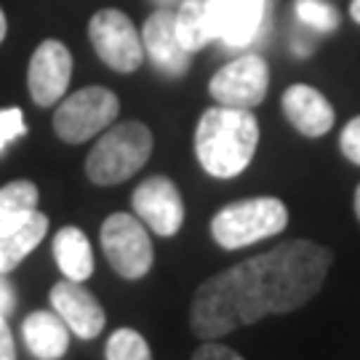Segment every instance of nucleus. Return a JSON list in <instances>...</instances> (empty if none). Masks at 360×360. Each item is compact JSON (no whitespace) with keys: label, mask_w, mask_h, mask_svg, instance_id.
Returning <instances> with one entry per match:
<instances>
[{"label":"nucleus","mask_w":360,"mask_h":360,"mask_svg":"<svg viewBox=\"0 0 360 360\" xmlns=\"http://www.w3.org/2000/svg\"><path fill=\"white\" fill-rule=\"evenodd\" d=\"M259 144V120L251 110L211 107L195 129V155L206 174L232 179L254 160Z\"/></svg>","instance_id":"nucleus-2"},{"label":"nucleus","mask_w":360,"mask_h":360,"mask_svg":"<svg viewBox=\"0 0 360 360\" xmlns=\"http://www.w3.org/2000/svg\"><path fill=\"white\" fill-rule=\"evenodd\" d=\"M142 46L144 53L150 56V62L163 75L181 77L190 70L193 53L179 43L174 8H158L155 13L147 16V22L142 27Z\"/></svg>","instance_id":"nucleus-11"},{"label":"nucleus","mask_w":360,"mask_h":360,"mask_svg":"<svg viewBox=\"0 0 360 360\" xmlns=\"http://www.w3.org/2000/svg\"><path fill=\"white\" fill-rule=\"evenodd\" d=\"M6 30H8V22H6V13H3V8H0V43H3V38H6Z\"/></svg>","instance_id":"nucleus-29"},{"label":"nucleus","mask_w":360,"mask_h":360,"mask_svg":"<svg viewBox=\"0 0 360 360\" xmlns=\"http://www.w3.org/2000/svg\"><path fill=\"white\" fill-rule=\"evenodd\" d=\"M117 112H120V102L112 91L102 86H89V89L75 91L56 107L53 131L62 142L83 144L91 136L110 129Z\"/></svg>","instance_id":"nucleus-5"},{"label":"nucleus","mask_w":360,"mask_h":360,"mask_svg":"<svg viewBox=\"0 0 360 360\" xmlns=\"http://www.w3.org/2000/svg\"><path fill=\"white\" fill-rule=\"evenodd\" d=\"M38 211V187L32 181L19 179L0 190V238L11 235Z\"/></svg>","instance_id":"nucleus-18"},{"label":"nucleus","mask_w":360,"mask_h":360,"mask_svg":"<svg viewBox=\"0 0 360 360\" xmlns=\"http://www.w3.org/2000/svg\"><path fill=\"white\" fill-rule=\"evenodd\" d=\"M46 232H49V217H46V214H40V211H35V214L27 219L22 227H16L11 235L0 238L3 272L13 270V267H16V264L30 254V251H35L40 240L46 238Z\"/></svg>","instance_id":"nucleus-19"},{"label":"nucleus","mask_w":360,"mask_h":360,"mask_svg":"<svg viewBox=\"0 0 360 360\" xmlns=\"http://www.w3.org/2000/svg\"><path fill=\"white\" fill-rule=\"evenodd\" d=\"M270 86V70L259 53H245L224 65L208 83V94L221 107L251 110L264 102Z\"/></svg>","instance_id":"nucleus-8"},{"label":"nucleus","mask_w":360,"mask_h":360,"mask_svg":"<svg viewBox=\"0 0 360 360\" xmlns=\"http://www.w3.org/2000/svg\"><path fill=\"white\" fill-rule=\"evenodd\" d=\"M315 40H318V32H315V30H309V27H304V25H296L294 38H291V49H294V53H299V56H309V53L315 51Z\"/></svg>","instance_id":"nucleus-24"},{"label":"nucleus","mask_w":360,"mask_h":360,"mask_svg":"<svg viewBox=\"0 0 360 360\" xmlns=\"http://www.w3.org/2000/svg\"><path fill=\"white\" fill-rule=\"evenodd\" d=\"M134 211L142 219V224H147L155 235L171 238L176 235L184 221V203L181 195L176 190V184L166 176H153V179L142 181L134 190Z\"/></svg>","instance_id":"nucleus-10"},{"label":"nucleus","mask_w":360,"mask_h":360,"mask_svg":"<svg viewBox=\"0 0 360 360\" xmlns=\"http://www.w3.org/2000/svg\"><path fill=\"white\" fill-rule=\"evenodd\" d=\"M328 267L331 251L312 240H285L238 262L195 291L190 312L195 336L214 342L264 315L304 307L323 288Z\"/></svg>","instance_id":"nucleus-1"},{"label":"nucleus","mask_w":360,"mask_h":360,"mask_svg":"<svg viewBox=\"0 0 360 360\" xmlns=\"http://www.w3.org/2000/svg\"><path fill=\"white\" fill-rule=\"evenodd\" d=\"M107 360H153V352L139 331L117 328L107 342Z\"/></svg>","instance_id":"nucleus-21"},{"label":"nucleus","mask_w":360,"mask_h":360,"mask_svg":"<svg viewBox=\"0 0 360 360\" xmlns=\"http://www.w3.org/2000/svg\"><path fill=\"white\" fill-rule=\"evenodd\" d=\"M89 38L94 51L104 65L115 72H134L142 67L144 46L142 35L129 16L117 8L96 11L89 22Z\"/></svg>","instance_id":"nucleus-7"},{"label":"nucleus","mask_w":360,"mask_h":360,"mask_svg":"<svg viewBox=\"0 0 360 360\" xmlns=\"http://www.w3.org/2000/svg\"><path fill=\"white\" fill-rule=\"evenodd\" d=\"M339 147H342V155L347 158L349 163L360 166V115L352 117L345 131H342V139H339Z\"/></svg>","instance_id":"nucleus-23"},{"label":"nucleus","mask_w":360,"mask_h":360,"mask_svg":"<svg viewBox=\"0 0 360 360\" xmlns=\"http://www.w3.org/2000/svg\"><path fill=\"white\" fill-rule=\"evenodd\" d=\"M294 13L296 19H299V25L315 30L318 35L334 32L336 27H339V11L331 3H326V0H296Z\"/></svg>","instance_id":"nucleus-20"},{"label":"nucleus","mask_w":360,"mask_h":360,"mask_svg":"<svg viewBox=\"0 0 360 360\" xmlns=\"http://www.w3.org/2000/svg\"><path fill=\"white\" fill-rule=\"evenodd\" d=\"M102 248L112 270L126 281H139L153 267V243L139 217L112 214L104 219Z\"/></svg>","instance_id":"nucleus-6"},{"label":"nucleus","mask_w":360,"mask_h":360,"mask_svg":"<svg viewBox=\"0 0 360 360\" xmlns=\"http://www.w3.org/2000/svg\"><path fill=\"white\" fill-rule=\"evenodd\" d=\"M51 304L67 328L75 331L80 339H94L102 334L104 309L83 283L70 278L65 283H56L51 288Z\"/></svg>","instance_id":"nucleus-12"},{"label":"nucleus","mask_w":360,"mask_h":360,"mask_svg":"<svg viewBox=\"0 0 360 360\" xmlns=\"http://www.w3.org/2000/svg\"><path fill=\"white\" fill-rule=\"evenodd\" d=\"M0 360H16L13 349V336L6 326V315H0Z\"/></svg>","instance_id":"nucleus-26"},{"label":"nucleus","mask_w":360,"mask_h":360,"mask_svg":"<svg viewBox=\"0 0 360 360\" xmlns=\"http://www.w3.org/2000/svg\"><path fill=\"white\" fill-rule=\"evenodd\" d=\"M193 360H243L235 349L224 347V345H214V342H208L203 347L198 349L193 355Z\"/></svg>","instance_id":"nucleus-25"},{"label":"nucleus","mask_w":360,"mask_h":360,"mask_svg":"<svg viewBox=\"0 0 360 360\" xmlns=\"http://www.w3.org/2000/svg\"><path fill=\"white\" fill-rule=\"evenodd\" d=\"M267 25V0H219V38L227 49H245Z\"/></svg>","instance_id":"nucleus-14"},{"label":"nucleus","mask_w":360,"mask_h":360,"mask_svg":"<svg viewBox=\"0 0 360 360\" xmlns=\"http://www.w3.org/2000/svg\"><path fill=\"white\" fill-rule=\"evenodd\" d=\"M288 211L278 198H248L230 203L211 219V235L221 248L235 251L285 230Z\"/></svg>","instance_id":"nucleus-4"},{"label":"nucleus","mask_w":360,"mask_h":360,"mask_svg":"<svg viewBox=\"0 0 360 360\" xmlns=\"http://www.w3.org/2000/svg\"><path fill=\"white\" fill-rule=\"evenodd\" d=\"M349 13H352V19L360 25V0H352V6H349Z\"/></svg>","instance_id":"nucleus-28"},{"label":"nucleus","mask_w":360,"mask_h":360,"mask_svg":"<svg viewBox=\"0 0 360 360\" xmlns=\"http://www.w3.org/2000/svg\"><path fill=\"white\" fill-rule=\"evenodd\" d=\"M27 126H25V115L19 107H6L0 110V153L6 150V144H11L13 139L25 136Z\"/></svg>","instance_id":"nucleus-22"},{"label":"nucleus","mask_w":360,"mask_h":360,"mask_svg":"<svg viewBox=\"0 0 360 360\" xmlns=\"http://www.w3.org/2000/svg\"><path fill=\"white\" fill-rule=\"evenodd\" d=\"M0 275H3V257H0Z\"/></svg>","instance_id":"nucleus-32"},{"label":"nucleus","mask_w":360,"mask_h":360,"mask_svg":"<svg viewBox=\"0 0 360 360\" xmlns=\"http://www.w3.org/2000/svg\"><path fill=\"white\" fill-rule=\"evenodd\" d=\"M283 112L288 123L299 134H304L309 139H318L323 134L334 129V107L323 96L318 89H312L307 83H296L283 94Z\"/></svg>","instance_id":"nucleus-13"},{"label":"nucleus","mask_w":360,"mask_h":360,"mask_svg":"<svg viewBox=\"0 0 360 360\" xmlns=\"http://www.w3.org/2000/svg\"><path fill=\"white\" fill-rule=\"evenodd\" d=\"M179 43L190 53L219 38V0H181L174 11Z\"/></svg>","instance_id":"nucleus-15"},{"label":"nucleus","mask_w":360,"mask_h":360,"mask_svg":"<svg viewBox=\"0 0 360 360\" xmlns=\"http://www.w3.org/2000/svg\"><path fill=\"white\" fill-rule=\"evenodd\" d=\"M13 309V291L11 285L0 278V315H8Z\"/></svg>","instance_id":"nucleus-27"},{"label":"nucleus","mask_w":360,"mask_h":360,"mask_svg":"<svg viewBox=\"0 0 360 360\" xmlns=\"http://www.w3.org/2000/svg\"><path fill=\"white\" fill-rule=\"evenodd\" d=\"M160 8H174V6H179L181 0H155Z\"/></svg>","instance_id":"nucleus-30"},{"label":"nucleus","mask_w":360,"mask_h":360,"mask_svg":"<svg viewBox=\"0 0 360 360\" xmlns=\"http://www.w3.org/2000/svg\"><path fill=\"white\" fill-rule=\"evenodd\" d=\"M355 214H358V219H360V184H358V190H355Z\"/></svg>","instance_id":"nucleus-31"},{"label":"nucleus","mask_w":360,"mask_h":360,"mask_svg":"<svg viewBox=\"0 0 360 360\" xmlns=\"http://www.w3.org/2000/svg\"><path fill=\"white\" fill-rule=\"evenodd\" d=\"M72 77V53L62 40H43L27 70L30 96L38 107H51L65 96Z\"/></svg>","instance_id":"nucleus-9"},{"label":"nucleus","mask_w":360,"mask_h":360,"mask_svg":"<svg viewBox=\"0 0 360 360\" xmlns=\"http://www.w3.org/2000/svg\"><path fill=\"white\" fill-rule=\"evenodd\" d=\"M22 331L27 347L38 360H59L70 347L65 321L53 312H32Z\"/></svg>","instance_id":"nucleus-16"},{"label":"nucleus","mask_w":360,"mask_h":360,"mask_svg":"<svg viewBox=\"0 0 360 360\" xmlns=\"http://www.w3.org/2000/svg\"><path fill=\"white\" fill-rule=\"evenodd\" d=\"M153 155V134L139 120L117 123L104 131L86 158V174L94 184H120L131 179Z\"/></svg>","instance_id":"nucleus-3"},{"label":"nucleus","mask_w":360,"mask_h":360,"mask_svg":"<svg viewBox=\"0 0 360 360\" xmlns=\"http://www.w3.org/2000/svg\"><path fill=\"white\" fill-rule=\"evenodd\" d=\"M53 257L65 278L83 283L94 272V251L86 232L77 227H62L53 238Z\"/></svg>","instance_id":"nucleus-17"}]
</instances>
